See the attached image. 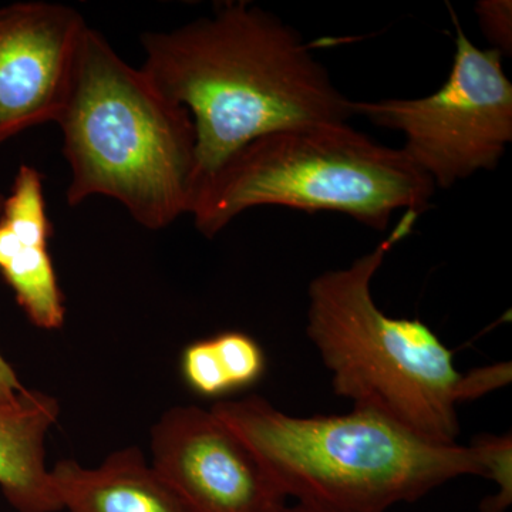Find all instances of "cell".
I'll return each mask as SVG.
<instances>
[{
  "label": "cell",
  "mask_w": 512,
  "mask_h": 512,
  "mask_svg": "<svg viewBox=\"0 0 512 512\" xmlns=\"http://www.w3.org/2000/svg\"><path fill=\"white\" fill-rule=\"evenodd\" d=\"M87 29L77 10L60 3L0 6V146L59 119Z\"/></svg>",
  "instance_id": "8"
},
{
  "label": "cell",
  "mask_w": 512,
  "mask_h": 512,
  "mask_svg": "<svg viewBox=\"0 0 512 512\" xmlns=\"http://www.w3.org/2000/svg\"><path fill=\"white\" fill-rule=\"evenodd\" d=\"M183 373L191 389L202 396H221L231 392L212 339L192 343L184 350Z\"/></svg>",
  "instance_id": "14"
},
{
  "label": "cell",
  "mask_w": 512,
  "mask_h": 512,
  "mask_svg": "<svg viewBox=\"0 0 512 512\" xmlns=\"http://www.w3.org/2000/svg\"><path fill=\"white\" fill-rule=\"evenodd\" d=\"M153 466L190 512H279L286 498L214 413L177 406L151 430Z\"/></svg>",
  "instance_id": "7"
},
{
  "label": "cell",
  "mask_w": 512,
  "mask_h": 512,
  "mask_svg": "<svg viewBox=\"0 0 512 512\" xmlns=\"http://www.w3.org/2000/svg\"><path fill=\"white\" fill-rule=\"evenodd\" d=\"M471 446L476 448L483 466V477L494 481L498 490L481 503V512H505L512 503V439L504 436H483L474 439Z\"/></svg>",
  "instance_id": "12"
},
{
  "label": "cell",
  "mask_w": 512,
  "mask_h": 512,
  "mask_svg": "<svg viewBox=\"0 0 512 512\" xmlns=\"http://www.w3.org/2000/svg\"><path fill=\"white\" fill-rule=\"evenodd\" d=\"M211 412L247 444L285 498L320 512H386L461 476H483L473 446L421 439L375 412L296 417L261 397Z\"/></svg>",
  "instance_id": "4"
},
{
  "label": "cell",
  "mask_w": 512,
  "mask_h": 512,
  "mask_svg": "<svg viewBox=\"0 0 512 512\" xmlns=\"http://www.w3.org/2000/svg\"><path fill=\"white\" fill-rule=\"evenodd\" d=\"M141 43V70L194 123L195 191L256 138L353 116L352 100L302 36L248 2L224 3L210 18L170 32H148Z\"/></svg>",
  "instance_id": "1"
},
{
  "label": "cell",
  "mask_w": 512,
  "mask_h": 512,
  "mask_svg": "<svg viewBox=\"0 0 512 512\" xmlns=\"http://www.w3.org/2000/svg\"><path fill=\"white\" fill-rule=\"evenodd\" d=\"M59 413L55 397L36 390L0 400V490L18 512L62 511L45 463L46 434Z\"/></svg>",
  "instance_id": "11"
},
{
  "label": "cell",
  "mask_w": 512,
  "mask_h": 512,
  "mask_svg": "<svg viewBox=\"0 0 512 512\" xmlns=\"http://www.w3.org/2000/svg\"><path fill=\"white\" fill-rule=\"evenodd\" d=\"M419 215L404 212L390 237L348 268L313 279L308 336L332 375L338 396L380 414L421 439L457 444V404L483 396L477 370L460 373L453 352L419 319L390 318L372 281L394 244Z\"/></svg>",
  "instance_id": "3"
},
{
  "label": "cell",
  "mask_w": 512,
  "mask_h": 512,
  "mask_svg": "<svg viewBox=\"0 0 512 512\" xmlns=\"http://www.w3.org/2000/svg\"><path fill=\"white\" fill-rule=\"evenodd\" d=\"M66 512H190L138 448L114 451L96 468L73 460L50 470Z\"/></svg>",
  "instance_id": "10"
},
{
  "label": "cell",
  "mask_w": 512,
  "mask_h": 512,
  "mask_svg": "<svg viewBox=\"0 0 512 512\" xmlns=\"http://www.w3.org/2000/svg\"><path fill=\"white\" fill-rule=\"evenodd\" d=\"M434 190L402 148L383 146L338 121L251 141L198 185L190 214L208 238L242 212L264 205L342 212L384 231L396 211L420 217Z\"/></svg>",
  "instance_id": "5"
},
{
  "label": "cell",
  "mask_w": 512,
  "mask_h": 512,
  "mask_svg": "<svg viewBox=\"0 0 512 512\" xmlns=\"http://www.w3.org/2000/svg\"><path fill=\"white\" fill-rule=\"evenodd\" d=\"M231 390L251 386L265 370L261 346L245 333L227 332L211 338Z\"/></svg>",
  "instance_id": "13"
},
{
  "label": "cell",
  "mask_w": 512,
  "mask_h": 512,
  "mask_svg": "<svg viewBox=\"0 0 512 512\" xmlns=\"http://www.w3.org/2000/svg\"><path fill=\"white\" fill-rule=\"evenodd\" d=\"M481 29L495 49L510 55L512 50V3L510 0H481L476 5Z\"/></svg>",
  "instance_id": "15"
},
{
  "label": "cell",
  "mask_w": 512,
  "mask_h": 512,
  "mask_svg": "<svg viewBox=\"0 0 512 512\" xmlns=\"http://www.w3.org/2000/svg\"><path fill=\"white\" fill-rule=\"evenodd\" d=\"M56 123L70 167V207L111 198L148 229L190 214L197 178L190 113L121 59L97 30L87 29Z\"/></svg>",
  "instance_id": "2"
},
{
  "label": "cell",
  "mask_w": 512,
  "mask_h": 512,
  "mask_svg": "<svg viewBox=\"0 0 512 512\" xmlns=\"http://www.w3.org/2000/svg\"><path fill=\"white\" fill-rule=\"evenodd\" d=\"M279 512H320L316 510H312V508H306L303 507V505H295V507H288V505H285L284 508H282Z\"/></svg>",
  "instance_id": "17"
},
{
  "label": "cell",
  "mask_w": 512,
  "mask_h": 512,
  "mask_svg": "<svg viewBox=\"0 0 512 512\" xmlns=\"http://www.w3.org/2000/svg\"><path fill=\"white\" fill-rule=\"evenodd\" d=\"M453 20L456 56L436 93L350 101L353 116L402 133L404 153L444 190L478 171L494 170L512 141V84L503 53L473 45L456 15Z\"/></svg>",
  "instance_id": "6"
},
{
  "label": "cell",
  "mask_w": 512,
  "mask_h": 512,
  "mask_svg": "<svg viewBox=\"0 0 512 512\" xmlns=\"http://www.w3.org/2000/svg\"><path fill=\"white\" fill-rule=\"evenodd\" d=\"M50 237L43 175L30 165H20L0 210V274L30 322L46 330L62 328L66 316L49 252Z\"/></svg>",
  "instance_id": "9"
},
{
  "label": "cell",
  "mask_w": 512,
  "mask_h": 512,
  "mask_svg": "<svg viewBox=\"0 0 512 512\" xmlns=\"http://www.w3.org/2000/svg\"><path fill=\"white\" fill-rule=\"evenodd\" d=\"M5 197L0 194V210H2ZM25 387L22 386L15 370L9 366V363L0 355V400H10L16 396Z\"/></svg>",
  "instance_id": "16"
}]
</instances>
